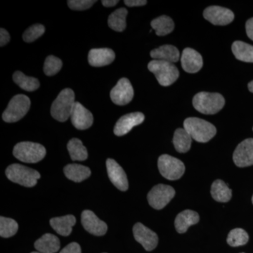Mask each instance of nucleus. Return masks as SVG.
Here are the masks:
<instances>
[{
    "label": "nucleus",
    "mask_w": 253,
    "mask_h": 253,
    "mask_svg": "<svg viewBox=\"0 0 253 253\" xmlns=\"http://www.w3.org/2000/svg\"><path fill=\"white\" fill-rule=\"evenodd\" d=\"M184 128L192 139L201 143L208 142L217 133L215 126L199 118H186L184 122Z\"/></svg>",
    "instance_id": "1"
},
{
    "label": "nucleus",
    "mask_w": 253,
    "mask_h": 253,
    "mask_svg": "<svg viewBox=\"0 0 253 253\" xmlns=\"http://www.w3.org/2000/svg\"><path fill=\"white\" fill-rule=\"evenodd\" d=\"M225 104V99L219 93L202 91L195 95L193 106L199 112L206 115H214L221 111Z\"/></svg>",
    "instance_id": "2"
},
{
    "label": "nucleus",
    "mask_w": 253,
    "mask_h": 253,
    "mask_svg": "<svg viewBox=\"0 0 253 253\" xmlns=\"http://www.w3.org/2000/svg\"><path fill=\"white\" fill-rule=\"evenodd\" d=\"M75 104L74 91L69 88L63 89L51 105V116L59 122H66L71 117Z\"/></svg>",
    "instance_id": "3"
},
{
    "label": "nucleus",
    "mask_w": 253,
    "mask_h": 253,
    "mask_svg": "<svg viewBox=\"0 0 253 253\" xmlns=\"http://www.w3.org/2000/svg\"><path fill=\"white\" fill-rule=\"evenodd\" d=\"M148 68L154 73L161 86L171 85L179 78V71L172 63L153 60L148 64Z\"/></svg>",
    "instance_id": "4"
},
{
    "label": "nucleus",
    "mask_w": 253,
    "mask_h": 253,
    "mask_svg": "<svg viewBox=\"0 0 253 253\" xmlns=\"http://www.w3.org/2000/svg\"><path fill=\"white\" fill-rule=\"evenodd\" d=\"M6 175L10 181L26 187L36 186L41 178L38 171L20 164L9 166L6 168Z\"/></svg>",
    "instance_id": "5"
},
{
    "label": "nucleus",
    "mask_w": 253,
    "mask_h": 253,
    "mask_svg": "<svg viewBox=\"0 0 253 253\" xmlns=\"http://www.w3.org/2000/svg\"><path fill=\"white\" fill-rule=\"evenodd\" d=\"M13 154L19 161L26 163L40 162L46 156V149L38 143L23 141L14 146Z\"/></svg>",
    "instance_id": "6"
},
{
    "label": "nucleus",
    "mask_w": 253,
    "mask_h": 253,
    "mask_svg": "<svg viewBox=\"0 0 253 253\" xmlns=\"http://www.w3.org/2000/svg\"><path fill=\"white\" fill-rule=\"evenodd\" d=\"M31 107V100L24 94L14 96L2 114L6 123H16L26 116Z\"/></svg>",
    "instance_id": "7"
},
{
    "label": "nucleus",
    "mask_w": 253,
    "mask_h": 253,
    "mask_svg": "<svg viewBox=\"0 0 253 253\" xmlns=\"http://www.w3.org/2000/svg\"><path fill=\"white\" fill-rule=\"evenodd\" d=\"M158 166L161 175L168 180L180 179L185 172V166L180 160L167 154L160 156Z\"/></svg>",
    "instance_id": "8"
},
{
    "label": "nucleus",
    "mask_w": 253,
    "mask_h": 253,
    "mask_svg": "<svg viewBox=\"0 0 253 253\" xmlns=\"http://www.w3.org/2000/svg\"><path fill=\"white\" fill-rule=\"evenodd\" d=\"M175 191L172 186L158 184L150 191L148 194V201L150 206L156 210H161L166 207L174 198Z\"/></svg>",
    "instance_id": "9"
},
{
    "label": "nucleus",
    "mask_w": 253,
    "mask_h": 253,
    "mask_svg": "<svg viewBox=\"0 0 253 253\" xmlns=\"http://www.w3.org/2000/svg\"><path fill=\"white\" fill-rule=\"evenodd\" d=\"M111 99L115 104L125 106L134 97V89L127 78H121L111 91Z\"/></svg>",
    "instance_id": "10"
},
{
    "label": "nucleus",
    "mask_w": 253,
    "mask_h": 253,
    "mask_svg": "<svg viewBox=\"0 0 253 253\" xmlns=\"http://www.w3.org/2000/svg\"><path fill=\"white\" fill-rule=\"evenodd\" d=\"M204 16L214 26H226L234 21V14L230 9L219 6H211L204 11Z\"/></svg>",
    "instance_id": "11"
},
{
    "label": "nucleus",
    "mask_w": 253,
    "mask_h": 253,
    "mask_svg": "<svg viewBox=\"0 0 253 253\" xmlns=\"http://www.w3.org/2000/svg\"><path fill=\"white\" fill-rule=\"evenodd\" d=\"M134 237L144 249L147 251H151L157 247L158 237L157 234L145 226L141 223H136L133 227Z\"/></svg>",
    "instance_id": "12"
},
{
    "label": "nucleus",
    "mask_w": 253,
    "mask_h": 253,
    "mask_svg": "<svg viewBox=\"0 0 253 253\" xmlns=\"http://www.w3.org/2000/svg\"><path fill=\"white\" fill-rule=\"evenodd\" d=\"M233 160L239 168L249 167L253 165V139H245L238 145L233 155Z\"/></svg>",
    "instance_id": "13"
},
{
    "label": "nucleus",
    "mask_w": 253,
    "mask_h": 253,
    "mask_svg": "<svg viewBox=\"0 0 253 253\" xmlns=\"http://www.w3.org/2000/svg\"><path fill=\"white\" fill-rule=\"evenodd\" d=\"M82 224L89 234L94 236H104L107 232L108 226L104 221H101L92 211H83L81 215Z\"/></svg>",
    "instance_id": "14"
},
{
    "label": "nucleus",
    "mask_w": 253,
    "mask_h": 253,
    "mask_svg": "<svg viewBox=\"0 0 253 253\" xmlns=\"http://www.w3.org/2000/svg\"><path fill=\"white\" fill-rule=\"evenodd\" d=\"M144 115L140 112L125 115L116 123L114 127V134L118 136L126 135L133 127L144 122Z\"/></svg>",
    "instance_id": "15"
},
{
    "label": "nucleus",
    "mask_w": 253,
    "mask_h": 253,
    "mask_svg": "<svg viewBox=\"0 0 253 253\" xmlns=\"http://www.w3.org/2000/svg\"><path fill=\"white\" fill-rule=\"evenodd\" d=\"M108 175L113 185L121 191H126L128 189L127 177L124 169L116 161L108 159L106 161Z\"/></svg>",
    "instance_id": "16"
},
{
    "label": "nucleus",
    "mask_w": 253,
    "mask_h": 253,
    "mask_svg": "<svg viewBox=\"0 0 253 253\" xmlns=\"http://www.w3.org/2000/svg\"><path fill=\"white\" fill-rule=\"evenodd\" d=\"M71 118L75 127L81 130L90 127L94 121L92 113L79 102H76Z\"/></svg>",
    "instance_id": "17"
},
{
    "label": "nucleus",
    "mask_w": 253,
    "mask_h": 253,
    "mask_svg": "<svg viewBox=\"0 0 253 253\" xmlns=\"http://www.w3.org/2000/svg\"><path fill=\"white\" fill-rule=\"evenodd\" d=\"M181 66L186 73H196L201 71L204 61L201 54L191 48H186L181 57Z\"/></svg>",
    "instance_id": "18"
},
{
    "label": "nucleus",
    "mask_w": 253,
    "mask_h": 253,
    "mask_svg": "<svg viewBox=\"0 0 253 253\" xmlns=\"http://www.w3.org/2000/svg\"><path fill=\"white\" fill-rule=\"evenodd\" d=\"M116 54L112 49L108 48L93 49L89 51L88 61L93 67H102L113 62Z\"/></svg>",
    "instance_id": "19"
},
{
    "label": "nucleus",
    "mask_w": 253,
    "mask_h": 253,
    "mask_svg": "<svg viewBox=\"0 0 253 253\" xmlns=\"http://www.w3.org/2000/svg\"><path fill=\"white\" fill-rule=\"evenodd\" d=\"M199 220V214L197 212L186 210L176 216L174 221V226L178 233L184 234L186 232L190 226L197 224Z\"/></svg>",
    "instance_id": "20"
},
{
    "label": "nucleus",
    "mask_w": 253,
    "mask_h": 253,
    "mask_svg": "<svg viewBox=\"0 0 253 253\" xmlns=\"http://www.w3.org/2000/svg\"><path fill=\"white\" fill-rule=\"evenodd\" d=\"M151 56L154 60H161L173 63L179 61L180 54L176 46L166 44L152 50L151 51Z\"/></svg>",
    "instance_id": "21"
},
{
    "label": "nucleus",
    "mask_w": 253,
    "mask_h": 253,
    "mask_svg": "<svg viewBox=\"0 0 253 253\" xmlns=\"http://www.w3.org/2000/svg\"><path fill=\"white\" fill-rule=\"evenodd\" d=\"M76 219L72 214L54 217L50 219V224L57 234L68 236L72 232L73 226L76 224Z\"/></svg>",
    "instance_id": "22"
},
{
    "label": "nucleus",
    "mask_w": 253,
    "mask_h": 253,
    "mask_svg": "<svg viewBox=\"0 0 253 253\" xmlns=\"http://www.w3.org/2000/svg\"><path fill=\"white\" fill-rule=\"evenodd\" d=\"M35 248L41 253H56L59 251L60 241L57 236L46 234L35 243Z\"/></svg>",
    "instance_id": "23"
},
{
    "label": "nucleus",
    "mask_w": 253,
    "mask_h": 253,
    "mask_svg": "<svg viewBox=\"0 0 253 253\" xmlns=\"http://www.w3.org/2000/svg\"><path fill=\"white\" fill-rule=\"evenodd\" d=\"M64 174L70 180L81 182L91 175L89 168L79 164H69L64 168Z\"/></svg>",
    "instance_id": "24"
},
{
    "label": "nucleus",
    "mask_w": 253,
    "mask_h": 253,
    "mask_svg": "<svg viewBox=\"0 0 253 253\" xmlns=\"http://www.w3.org/2000/svg\"><path fill=\"white\" fill-rule=\"evenodd\" d=\"M233 54L239 61L253 63V46L242 41L234 42L231 46Z\"/></svg>",
    "instance_id": "25"
},
{
    "label": "nucleus",
    "mask_w": 253,
    "mask_h": 253,
    "mask_svg": "<svg viewBox=\"0 0 253 253\" xmlns=\"http://www.w3.org/2000/svg\"><path fill=\"white\" fill-rule=\"evenodd\" d=\"M211 195L213 199L217 202L226 203L230 201L232 191L224 181L217 179L213 182L211 186Z\"/></svg>",
    "instance_id": "26"
},
{
    "label": "nucleus",
    "mask_w": 253,
    "mask_h": 253,
    "mask_svg": "<svg viewBox=\"0 0 253 253\" xmlns=\"http://www.w3.org/2000/svg\"><path fill=\"white\" fill-rule=\"evenodd\" d=\"M151 26L158 36H167L174 29V21L172 18L166 15L155 18L151 21Z\"/></svg>",
    "instance_id": "27"
},
{
    "label": "nucleus",
    "mask_w": 253,
    "mask_h": 253,
    "mask_svg": "<svg viewBox=\"0 0 253 253\" xmlns=\"http://www.w3.org/2000/svg\"><path fill=\"white\" fill-rule=\"evenodd\" d=\"M192 138L184 128L176 129L173 137V144L179 153H186L191 149Z\"/></svg>",
    "instance_id": "28"
},
{
    "label": "nucleus",
    "mask_w": 253,
    "mask_h": 253,
    "mask_svg": "<svg viewBox=\"0 0 253 253\" xmlns=\"http://www.w3.org/2000/svg\"><path fill=\"white\" fill-rule=\"evenodd\" d=\"M128 11L126 8H120L110 15L108 23L113 31L123 32L126 28V17Z\"/></svg>",
    "instance_id": "29"
},
{
    "label": "nucleus",
    "mask_w": 253,
    "mask_h": 253,
    "mask_svg": "<svg viewBox=\"0 0 253 253\" xmlns=\"http://www.w3.org/2000/svg\"><path fill=\"white\" fill-rule=\"evenodd\" d=\"M67 149L73 161H83L87 159V150L80 139L74 138L70 140L68 143Z\"/></svg>",
    "instance_id": "30"
},
{
    "label": "nucleus",
    "mask_w": 253,
    "mask_h": 253,
    "mask_svg": "<svg viewBox=\"0 0 253 253\" xmlns=\"http://www.w3.org/2000/svg\"><path fill=\"white\" fill-rule=\"evenodd\" d=\"M13 80L23 90L34 91L40 87V82L36 78L28 77L21 71H16L13 75Z\"/></svg>",
    "instance_id": "31"
},
{
    "label": "nucleus",
    "mask_w": 253,
    "mask_h": 253,
    "mask_svg": "<svg viewBox=\"0 0 253 253\" xmlns=\"http://www.w3.org/2000/svg\"><path fill=\"white\" fill-rule=\"evenodd\" d=\"M249 236L248 233L243 229H233L229 232L227 237V244L231 247H239L244 246L249 242Z\"/></svg>",
    "instance_id": "32"
},
{
    "label": "nucleus",
    "mask_w": 253,
    "mask_h": 253,
    "mask_svg": "<svg viewBox=\"0 0 253 253\" xmlns=\"http://www.w3.org/2000/svg\"><path fill=\"white\" fill-rule=\"evenodd\" d=\"M18 229V223L11 218L0 217V236L9 238L14 236Z\"/></svg>",
    "instance_id": "33"
},
{
    "label": "nucleus",
    "mask_w": 253,
    "mask_h": 253,
    "mask_svg": "<svg viewBox=\"0 0 253 253\" xmlns=\"http://www.w3.org/2000/svg\"><path fill=\"white\" fill-rule=\"evenodd\" d=\"M62 66V61L59 58L54 56H49L44 61V72L46 76H54L59 72Z\"/></svg>",
    "instance_id": "34"
},
{
    "label": "nucleus",
    "mask_w": 253,
    "mask_h": 253,
    "mask_svg": "<svg viewBox=\"0 0 253 253\" xmlns=\"http://www.w3.org/2000/svg\"><path fill=\"white\" fill-rule=\"evenodd\" d=\"M45 32V28L41 24H36L31 26L24 32L23 35V41L26 42H33L41 38Z\"/></svg>",
    "instance_id": "35"
},
{
    "label": "nucleus",
    "mask_w": 253,
    "mask_h": 253,
    "mask_svg": "<svg viewBox=\"0 0 253 253\" xmlns=\"http://www.w3.org/2000/svg\"><path fill=\"white\" fill-rule=\"evenodd\" d=\"M96 2V0H69L68 1V5L71 9L83 11L89 9Z\"/></svg>",
    "instance_id": "36"
},
{
    "label": "nucleus",
    "mask_w": 253,
    "mask_h": 253,
    "mask_svg": "<svg viewBox=\"0 0 253 253\" xmlns=\"http://www.w3.org/2000/svg\"><path fill=\"white\" fill-rule=\"evenodd\" d=\"M60 253H82L81 248L78 243L73 242L68 244Z\"/></svg>",
    "instance_id": "37"
},
{
    "label": "nucleus",
    "mask_w": 253,
    "mask_h": 253,
    "mask_svg": "<svg viewBox=\"0 0 253 253\" xmlns=\"http://www.w3.org/2000/svg\"><path fill=\"white\" fill-rule=\"evenodd\" d=\"M10 41V36L9 33L1 28L0 29V46H3L6 45Z\"/></svg>",
    "instance_id": "38"
},
{
    "label": "nucleus",
    "mask_w": 253,
    "mask_h": 253,
    "mask_svg": "<svg viewBox=\"0 0 253 253\" xmlns=\"http://www.w3.org/2000/svg\"><path fill=\"white\" fill-rule=\"evenodd\" d=\"M124 2L126 6H129V7L144 6L147 4V1L146 0H126Z\"/></svg>",
    "instance_id": "39"
},
{
    "label": "nucleus",
    "mask_w": 253,
    "mask_h": 253,
    "mask_svg": "<svg viewBox=\"0 0 253 253\" xmlns=\"http://www.w3.org/2000/svg\"><path fill=\"white\" fill-rule=\"evenodd\" d=\"M246 29L248 37L253 41V18L248 20L246 23Z\"/></svg>",
    "instance_id": "40"
},
{
    "label": "nucleus",
    "mask_w": 253,
    "mask_h": 253,
    "mask_svg": "<svg viewBox=\"0 0 253 253\" xmlns=\"http://www.w3.org/2000/svg\"><path fill=\"white\" fill-rule=\"evenodd\" d=\"M118 2H119L118 0H103L101 1L105 7H112V6H116Z\"/></svg>",
    "instance_id": "41"
},
{
    "label": "nucleus",
    "mask_w": 253,
    "mask_h": 253,
    "mask_svg": "<svg viewBox=\"0 0 253 253\" xmlns=\"http://www.w3.org/2000/svg\"><path fill=\"white\" fill-rule=\"evenodd\" d=\"M248 86H249V91H251V92L253 93V81L250 82Z\"/></svg>",
    "instance_id": "42"
},
{
    "label": "nucleus",
    "mask_w": 253,
    "mask_h": 253,
    "mask_svg": "<svg viewBox=\"0 0 253 253\" xmlns=\"http://www.w3.org/2000/svg\"><path fill=\"white\" fill-rule=\"evenodd\" d=\"M41 253L38 252V251H37V252H33V253Z\"/></svg>",
    "instance_id": "43"
},
{
    "label": "nucleus",
    "mask_w": 253,
    "mask_h": 253,
    "mask_svg": "<svg viewBox=\"0 0 253 253\" xmlns=\"http://www.w3.org/2000/svg\"><path fill=\"white\" fill-rule=\"evenodd\" d=\"M252 202H253V198H252Z\"/></svg>",
    "instance_id": "44"
},
{
    "label": "nucleus",
    "mask_w": 253,
    "mask_h": 253,
    "mask_svg": "<svg viewBox=\"0 0 253 253\" xmlns=\"http://www.w3.org/2000/svg\"></svg>",
    "instance_id": "45"
},
{
    "label": "nucleus",
    "mask_w": 253,
    "mask_h": 253,
    "mask_svg": "<svg viewBox=\"0 0 253 253\" xmlns=\"http://www.w3.org/2000/svg\"></svg>",
    "instance_id": "46"
}]
</instances>
